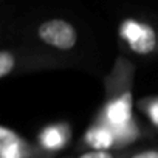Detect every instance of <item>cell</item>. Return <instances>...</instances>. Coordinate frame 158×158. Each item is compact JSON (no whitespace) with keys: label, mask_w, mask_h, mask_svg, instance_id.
Here are the masks:
<instances>
[{"label":"cell","mask_w":158,"mask_h":158,"mask_svg":"<svg viewBox=\"0 0 158 158\" xmlns=\"http://www.w3.org/2000/svg\"><path fill=\"white\" fill-rule=\"evenodd\" d=\"M36 37L45 47L57 51H71L76 48L79 34L76 27L62 17H50L36 27Z\"/></svg>","instance_id":"obj_1"},{"label":"cell","mask_w":158,"mask_h":158,"mask_svg":"<svg viewBox=\"0 0 158 158\" xmlns=\"http://www.w3.org/2000/svg\"><path fill=\"white\" fill-rule=\"evenodd\" d=\"M17 53L14 48H2L0 50V77L6 79L17 71Z\"/></svg>","instance_id":"obj_4"},{"label":"cell","mask_w":158,"mask_h":158,"mask_svg":"<svg viewBox=\"0 0 158 158\" xmlns=\"http://www.w3.org/2000/svg\"><path fill=\"white\" fill-rule=\"evenodd\" d=\"M0 146H2L0 147L2 158H22L25 153L23 141L6 126L0 127Z\"/></svg>","instance_id":"obj_3"},{"label":"cell","mask_w":158,"mask_h":158,"mask_svg":"<svg viewBox=\"0 0 158 158\" xmlns=\"http://www.w3.org/2000/svg\"><path fill=\"white\" fill-rule=\"evenodd\" d=\"M121 34L138 53H149L156 47V33L150 25L144 22L132 19L124 20L121 25Z\"/></svg>","instance_id":"obj_2"},{"label":"cell","mask_w":158,"mask_h":158,"mask_svg":"<svg viewBox=\"0 0 158 158\" xmlns=\"http://www.w3.org/2000/svg\"><path fill=\"white\" fill-rule=\"evenodd\" d=\"M130 152L124 149H116V150H109V149H92V150H84L81 153H76L67 158H127Z\"/></svg>","instance_id":"obj_5"},{"label":"cell","mask_w":158,"mask_h":158,"mask_svg":"<svg viewBox=\"0 0 158 158\" xmlns=\"http://www.w3.org/2000/svg\"><path fill=\"white\" fill-rule=\"evenodd\" d=\"M127 158H158V147H147L136 152H130Z\"/></svg>","instance_id":"obj_6"}]
</instances>
